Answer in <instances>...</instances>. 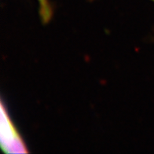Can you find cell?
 <instances>
[{"label": "cell", "instance_id": "2", "mask_svg": "<svg viewBox=\"0 0 154 154\" xmlns=\"http://www.w3.org/2000/svg\"><path fill=\"white\" fill-rule=\"evenodd\" d=\"M38 1H39V3H40L41 14H42L43 20L45 21H47L51 17V8L49 6L48 2H47V0H38Z\"/></svg>", "mask_w": 154, "mask_h": 154}, {"label": "cell", "instance_id": "1", "mask_svg": "<svg viewBox=\"0 0 154 154\" xmlns=\"http://www.w3.org/2000/svg\"><path fill=\"white\" fill-rule=\"evenodd\" d=\"M1 148L6 153H27L28 150L23 140L10 120L3 103L1 104V126H0Z\"/></svg>", "mask_w": 154, "mask_h": 154}]
</instances>
